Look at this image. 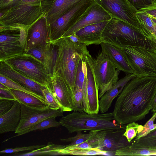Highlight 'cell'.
I'll return each instance as SVG.
<instances>
[{
  "label": "cell",
  "mask_w": 156,
  "mask_h": 156,
  "mask_svg": "<svg viewBox=\"0 0 156 156\" xmlns=\"http://www.w3.org/2000/svg\"><path fill=\"white\" fill-rule=\"evenodd\" d=\"M108 153L98 148L80 149L74 150L69 152L67 155H105Z\"/></svg>",
  "instance_id": "cell-35"
},
{
  "label": "cell",
  "mask_w": 156,
  "mask_h": 156,
  "mask_svg": "<svg viewBox=\"0 0 156 156\" xmlns=\"http://www.w3.org/2000/svg\"><path fill=\"white\" fill-rule=\"evenodd\" d=\"M20 0H0V10Z\"/></svg>",
  "instance_id": "cell-44"
},
{
  "label": "cell",
  "mask_w": 156,
  "mask_h": 156,
  "mask_svg": "<svg viewBox=\"0 0 156 156\" xmlns=\"http://www.w3.org/2000/svg\"><path fill=\"white\" fill-rule=\"evenodd\" d=\"M57 51L58 45L56 42H51L48 46L43 64L51 78L54 76Z\"/></svg>",
  "instance_id": "cell-26"
},
{
  "label": "cell",
  "mask_w": 156,
  "mask_h": 156,
  "mask_svg": "<svg viewBox=\"0 0 156 156\" xmlns=\"http://www.w3.org/2000/svg\"><path fill=\"white\" fill-rule=\"evenodd\" d=\"M68 37L70 40L73 42L75 43H82L75 33L73 34Z\"/></svg>",
  "instance_id": "cell-46"
},
{
  "label": "cell",
  "mask_w": 156,
  "mask_h": 156,
  "mask_svg": "<svg viewBox=\"0 0 156 156\" xmlns=\"http://www.w3.org/2000/svg\"><path fill=\"white\" fill-rule=\"evenodd\" d=\"M15 101L0 99V116L6 113L11 109Z\"/></svg>",
  "instance_id": "cell-39"
},
{
  "label": "cell",
  "mask_w": 156,
  "mask_h": 156,
  "mask_svg": "<svg viewBox=\"0 0 156 156\" xmlns=\"http://www.w3.org/2000/svg\"><path fill=\"white\" fill-rule=\"evenodd\" d=\"M94 2V0H83L55 21L49 24L51 42L61 38L79 20Z\"/></svg>",
  "instance_id": "cell-10"
},
{
  "label": "cell",
  "mask_w": 156,
  "mask_h": 156,
  "mask_svg": "<svg viewBox=\"0 0 156 156\" xmlns=\"http://www.w3.org/2000/svg\"><path fill=\"white\" fill-rule=\"evenodd\" d=\"M88 58L91 66L95 80L101 97L119 80L120 71L111 60L101 51L96 58L91 55Z\"/></svg>",
  "instance_id": "cell-8"
},
{
  "label": "cell",
  "mask_w": 156,
  "mask_h": 156,
  "mask_svg": "<svg viewBox=\"0 0 156 156\" xmlns=\"http://www.w3.org/2000/svg\"><path fill=\"white\" fill-rule=\"evenodd\" d=\"M83 92L82 90L75 87L73 98V111H83Z\"/></svg>",
  "instance_id": "cell-34"
},
{
  "label": "cell",
  "mask_w": 156,
  "mask_h": 156,
  "mask_svg": "<svg viewBox=\"0 0 156 156\" xmlns=\"http://www.w3.org/2000/svg\"><path fill=\"white\" fill-rule=\"evenodd\" d=\"M153 47L154 48V51L156 52V43L153 44Z\"/></svg>",
  "instance_id": "cell-49"
},
{
  "label": "cell",
  "mask_w": 156,
  "mask_h": 156,
  "mask_svg": "<svg viewBox=\"0 0 156 156\" xmlns=\"http://www.w3.org/2000/svg\"><path fill=\"white\" fill-rule=\"evenodd\" d=\"M151 112L152 113L153 115L156 113V93L152 103Z\"/></svg>",
  "instance_id": "cell-47"
},
{
  "label": "cell",
  "mask_w": 156,
  "mask_h": 156,
  "mask_svg": "<svg viewBox=\"0 0 156 156\" xmlns=\"http://www.w3.org/2000/svg\"><path fill=\"white\" fill-rule=\"evenodd\" d=\"M134 7L137 9L144 6L152 3L151 0H127Z\"/></svg>",
  "instance_id": "cell-41"
},
{
  "label": "cell",
  "mask_w": 156,
  "mask_h": 156,
  "mask_svg": "<svg viewBox=\"0 0 156 156\" xmlns=\"http://www.w3.org/2000/svg\"><path fill=\"white\" fill-rule=\"evenodd\" d=\"M55 41L58 45V51L54 77H61L73 94L80 60L90 54L86 44L73 42L68 37H62Z\"/></svg>",
  "instance_id": "cell-3"
},
{
  "label": "cell",
  "mask_w": 156,
  "mask_h": 156,
  "mask_svg": "<svg viewBox=\"0 0 156 156\" xmlns=\"http://www.w3.org/2000/svg\"><path fill=\"white\" fill-rule=\"evenodd\" d=\"M138 10L156 19V3L146 5Z\"/></svg>",
  "instance_id": "cell-40"
},
{
  "label": "cell",
  "mask_w": 156,
  "mask_h": 156,
  "mask_svg": "<svg viewBox=\"0 0 156 156\" xmlns=\"http://www.w3.org/2000/svg\"><path fill=\"white\" fill-rule=\"evenodd\" d=\"M99 131H91L87 133H82V131L77 132L76 134L73 137L61 139L60 140L63 142H70L67 146H73L82 143L93 138Z\"/></svg>",
  "instance_id": "cell-31"
},
{
  "label": "cell",
  "mask_w": 156,
  "mask_h": 156,
  "mask_svg": "<svg viewBox=\"0 0 156 156\" xmlns=\"http://www.w3.org/2000/svg\"><path fill=\"white\" fill-rule=\"evenodd\" d=\"M135 15L138 24L139 33L146 40L156 43V19L139 10Z\"/></svg>",
  "instance_id": "cell-21"
},
{
  "label": "cell",
  "mask_w": 156,
  "mask_h": 156,
  "mask_svg": "<svg viewBox=\"0 0 156 156\" xmlns=\"http://www.w3.org/2000/svg\"><path fill=\"white\" fill-rule=\"evenodd\" d=\"M83 0H54L46 17L49 24Z\"/></svg>",
  "instance_id": "cell-24"
},
{
  "label": "cell",
  "mask_w": 156,
  "mask_h": 156,
  "mask_svg": "<svg viewBox=\"0 0 156 156\" xmlns=\"http://www.w3.org/2000/svg\"><path fill=\"white\" fill-rule=\"evenodd\" d=\"M0 74L44 97L43 90L47 88L19 73L4 61H0Z\"/></svg>",
  "instance_id": "cell-18"
},
{
  "label": "cell",
  "mask_w": 156,
  "mask_h": 156,
  "mask_svg": "<svg viewBox=\"0 0 156 156\" xmlns=\"http://www.w3.org/2000/svg\"><path fill=\"white\" fill-rule=\"evenodd\" d=\"M55 117H52L46 119L34 125L23 132L21 135L36 130H42L50 128L57 127L61 126L59 122L55 120Z\"/></svg>",
  "instance_id": "cell-32"
},
{
  "label": "cell",
  "mask_w": 156,
  "mask_h": 156,
  "mask_svg": "<svg viewBox=\"0 0 156 156\" xmlns=\"http://www.w3.org/2000/svg\"><path fill=\"white\" fill-rule=\"evenodd\" d=\"M27 30L0 27V61L25 54Z\"/></svg>",
  "instance_id": "cell-9"
},
{
  "label": "cell",
  "mask_w": 156,
  "mask_h": 156,
  "mask_svg": "<svg viewBox=\"0 0 156 156\" xmlns=\"http://www.w3.org/2000/svg\"><path fill=\"white\" fill-rule=\"evenodd\" d=\"M112 18L108 12L94 2L85 11L79 20L62 37H68L87 26L108 21Z\"/></svg>",
  "instance_id": "cell-15"
},
{
  "label": "cell",
  "mask_w": 156,
  "mask_h": 156,
  "mask_svg": "<svg viewBox=\"0 0 156 156\" xmlns=\"http://www.w3.org/2000/svg\"><path fill=\"white\" fill-rule=\"evenodd\" d=\"M44 145H35L26 147H16L15 148H10L4 149L0 151L1 154H11L18 152L22 151H33L43 147Z\"/></svg>",
  "instance_id": "cell-38"
},
{
  "label": "cell",
  "mask_w": 156,
  "mask_h": 156,
  "mask_svg": "<svg viewBox=\"0 0 156 156\" xmlns=\"http://www.w3.org/2000/svg\"><path fill=\"white\" fill-rule=\"evenodd\" d=\"M156 118V113L153 115L152 117L143 126V129L147 128L153 125L154 124L155 119Z\"/></svg>",
  "instance_id": "cell-45"
},
{
  "label": "cell",
  "mask_w": 156,
  "mask_h": 156,
  "mask_svg": "<svg viewBox=\"0 0 156 156\" xmlns=\"http://www.w3.org/2000/svg\"><path fill=\"white\" fill-rule=\"evenodd\" d=\"M4 61L19 73L51 90L52 78L44 64L34 57L24 54Z\"/></svg>",
  "instance_id": "cell-7"
},
{
  "label": "cell",
  "mask_w": 156,
  "mask_h": 156,
  "mask_svg": "<svg viewBox=\"0 0 156 156\" xmlns=\"http://www.w3.org/2000/svg\"><path fill=\"white\" fill-rule=\"evenodd\" d=\"M21 117V107L17 100L11 109L0 116V134L15 131Z\"/></svg>",
  "instance_id": "cell-23"
},
{
  "label": "cell",
  "mask_w": 156,
  "mask_h": 156,
  "mask_svg": "<svg viewBox=\"0 0 156 156\" xmlns=\"http://www.w3.org/2000/svg\"><path fill=\"white\" fill-rule=\"evenodd\" d=\"M85 56L87 66V85L83 94V111L90 114L98 113L100 110L99 89L95 80L92 67L88 58Z\"/></svg>",
  "instance_id": "cell-13"
},
{
  "label": "cell",
  "mask_w": 156,
  "mask_h": 156,
  "mask_svg": "<svg viewBox=\"0 0 156 156\" xmlns=\"http://www.w3.org/2000/svg\"><path fill=\"white\" fill-rule=\"evenodd\" d=\"M131 143L141 148L156 149V128L144 136L134 139Z\"/></svg>",
  "instance_id": "cell-28"
},
{
  "label": "cell",
  "mask_w": 156,
  "mask_h": 156,
  "mask_svg": "<svg viewBox=\"0 0 156 156\" xmlns=\"http://www.w3.org/2000/svg\"><path fill=\"white\" fill-rule=\"evenodd\" d=\"M21 107V117L20 122L15 133L16 136L21 134L34 125L48 118L63 116V112L60 109L55 110L48 105L43 108H32L20 103Z\"/></svg>",
  "instance_id": "cell-12"
},
{
  "label": "cell",
  "mask_w": 156,
  "mask_h": 156,
  "mask_svg": "<svg viewBox=\"0 0 156 156\" xmlns=\"http://www.w3.org/2000/svg\"><path fill=\"white\" fill-rule=\"evenodd\" d=\"M49 90L54 96L62 111H73V93L61 77L56 76L52 78L51 87Z\"/></svg>",
  "instance_id": "cell-17"
},
{
  "label": "cell",
  "mask_w": 156,
  "mask_h": 156,
  "mask_svg": "<svg viewBox=\"0 0 156 156\" xmlns=\"http://www.w3.org/2000/svg\"><path fill=\"white\" fill-rule=\"evenodd\" d=\"M44 96L50 108L55 110L60 109V106L52 93L47 88L43 90Z\"/></svg>",
  "instance_id": "cell-37"
},
{
  "label": "cell",
  "mask_w": 156,
  "mask_h": 156,
  "mask_svg": "<svg viewBox=\"0 0 156 156\" xmlns=\"http://www.w3.org/2000/svg\"><path fill=\"white\" fill-rule=\"evenodd\" d=\"M50 42L49 24L46 16H44L38 20L27 29V50L36 47H45Z\"/></svg>",
  "instance_id": "cell-14"
},
{
  "label": "cell",
  "mask_w": 156,
  "mask_h": 156,
  "mask_svg": "<svg viewBox=\"0 0 156 156\" xmlns=\"http://www.w3.org/2000/svg\"><path fill=\"white\" fill-rule=\"evenodd\" d=\"M136 76L133 73L128 74L118 80L99 99L100 111L102 113L107 112L114 99L121 93L126 85Z\"/></svg>",
  "instance_id": "cell-20"
},
{
  "label": "cell",
  "mask_w": 156,
  "mask_h": 156,
  "mask_svg": "<svg viewBox=\"0 0 156 156\" xmlns=\"http://www.w3.org/2000/svg\"><path fill=\"white\" fill-rule=\"evenodd\" d=\"M112 17L120 20L139 33L135 13L138 10L127 0H94Z\"/></svg>",
  "instance_id": "cell-11"
},
{
  "label": "cell",
  "mask_w": 156,
  "mask_h": 156,
  "mask_svg": "<svg viewBox=\"0 0 156 156\" xmlns=\"http://www.w3.org/2000/svg\"><path fill=\"white\" fill-rule=\"evenodd\" d=\"M0 83L5 85L9 89L18 90L29 94L35 96L44 102L48 104L46 101L44 97L34 93L28 89L11 80L1 74H0Z\"/></svg>",
  "instance_id": "cell-30"
},
{
  "label": "cell",
  "mask_w": 156,
  "mask_h": 156,
  "mask_svg": "<svg viewBox=\"0 0 156 156\" xmlns=\"http://www.w3.org/2000/svg\"><path fill=\"white\" fill-rule=\"evenodd\" d=\"M156 93V77H136L117 97L112 112L115 120L121 125L142 120L151 110Z\"/></svg>",
  "instance_id": "cell-1"
},
{
  "label": "cell",
  "mask_w": 156,
  "mask_h": 156,
  "mask_svg": "<svg viewBox=\"0 0 156 156\" xmlns=\"http://www.w3.org/2000/svg\"><path fill=\"white\" fill-rule=\"evenodd\" d=\"M100 44L101 51L111 60L117 69L127 74L133 73L121 48L106 43Z\"/></svg>",
  "instance_id": "cell-22"
},
{
  "label": "cell",
  "mask_w": 156,
  "mask_h": 156,
  "mask_svg": "<svg viewBox=\"0 0 156 156\" xmlns=\"http://www.w3.org/2000/svg\"><path fill=\"white\" fill-rule=\"evenodd\" d=\"M49 44L45 47H38L29 49L26 51L25 54L32 56L43 64Z\"/></svg>",
  "instance_id": "cell-36"
},
{
  "label": "cell",
  "mask_w": 156,
  "mask_h": 156,
  "mask_svg": "<svg viewBox=\"0 0 156 156\" xmlns=\"http://www.w3.org/2000/svg\"><path fill=\"white\" fill-rule=\"evenodd\" d=\"M0 88L3 89H9V88L4 84L0 83Z\"/></svg>",
  "instance_id": "cell-48"
},
{
  "label": "cell",
  "mask_w": 156,
  "mask_h": 156,
  "mask_svg": "<svg viewBox=\"0 0 156 156\" xmlns=\"http://www.w3.org/2000/svg\"><path fill=\"white\" fill-rule=\"evenodd\" d=\"M99 131L93 138L78 144L66 145L65 148L59 151V153L61 155H67L69 152L75 150L98 148Z\"/></svg>",
  "instance_id": "cell-29"
},
{
  "label": "cell",
  "mask_w": 156,
  "mask_h": 156,
  "mask_svg": "<svg viewBox=\"0 0 156 156\" xmlns=\"http://www.w3.org/2000/svg\"><path fill=\"white\" fill-rule=\"evenodd\" d=\"M143 129V126L136 122L129 123L126 125L125 131L123 135L126 137L128 141L131 142L136 137L137 134Z\"/></svg>",
  "instance_id": "cell-33"
},
{
  "label": "cell",
  "mask_w": 156,
  "mask_h": 156,
  "mask_svg": "<svg viewBox=\"0 0 156 156\" xmlns=\"http://www.w3.org/2000/svg\"><path fill=\"white\" fill-rule=\"evenodd\" d=\"M102 43L121 48L125 45H148L150 42L122 20L112 18L108 21L102 34Z\"/></svg>",
  "instance_id": "cell-6"
},
{
  "label": "cell",
  "mask_w": 156,
  "mask_h": 156,
  "mask_svg": "<svg viewBox=\"0 0 156 156\" xmlns=\"http://www.w3.org/2000/svg\"><path fill=\"white\" fill-rule=\"evenodd\" d=\"M108 21L90 25L75 33L80 42L87 46L102 43V34Z\"/></svg>",
  "instance_id": "cell-19"
},
{
  "label": "cell",
  "mask_w": 156,
  "mask_h": 156,
  "mask_svg": "<svg viewBox=\"0 0 156 156\" xmlns=\"http://www.w3.org/2000/svg\"><path fill=\"white\" fill-rule=\"evenodd\" d=\"M9 90L16 100L27 106L35 108H43L48 105L47 103L30 94L18 90Z\"/></svg>",
  "instance_id": "cell-25"
},
{
  "label": "cell",
  "mask_w": 156,
  "mask_h": 156,
  "mask_svg": "<svg viewBox=\"0 0 156 156\" xmlns=\"http://www.w3.org/2000/svg\"><path fill=\"white\" fill-rule=\"evenodd\" d=\"M152 3H156V0H151Z\"/></svg>",
  "instance_id": "cell-50"
},
{
  "label": "cell",
  "mask_w": 156,
  "mask_h": 156,
  "mask_svg": "<svg viewBox=\"0 0 156 156\" xmlns=\"http://www.w3.org/2000/svg\"><path fill=\"white\" fill-rule=\"evenodd\" d=\"M59 122L69 133L83 131L116 130L125 129L126 126L117 123L112 112L90 114L84 111H73L62 116Z\"/></svg>",
  "instance_id": "cell-4"
},
{
  "label": "cell",
  "mask_w": 156,
  "mask_h": 156,
  "mask_svg": "<svg viewBox=\"0 0 156 156\" xmlns=\"http://www.w3.org/2000/svg\"><path fill=\"white\" fill-rule=\"evenodd\" d=\"M155 128H156V123L147 128L143 129L141 131L137 134L136 137L134 139H137L144 136Z\"/></svg>",
  "instance_id": "cell-43"
},
{
  "label": "cell",
  "mask_w": 156,
  "mask_h": 156,
  "mask_svg": "<svg viewBox=\"0 0 156 156\" xmlns=\"http://www.w3.org/2000/svg\"><path fill=\"white\" fill-rule=\"evenodd\" d=\"M0 99L16 100L9 89H3L1 88H0Z\"/></svg>",
  "instance_id": "cell-42"
},
{
  "label": "cell",
  "mask_w": 156,
  "mask_h": 156,
  "mask_svg": "<svg viewBox=\"0 0 156 156\" xmlns=\"http://www.w3.org/2000/svg\"><path fill=\"white\" fill-rule=\"evenodd\" d=\"M54 0H20L0 11V27L28 29L46 16Z\"/></svg>",
  "instance_id": "cell-2"
},
{
  "label": "cell",
  "mask_w": 156,
  "mask_h": 156,
  "mask_svg": "<svg viewBox=\"0 0 156 156\" xmlns=\"http://www.w3.org/2000/svg\"><path fill=\"white\" fill-rule=\"evenodd\" d=\"M126 128L116 130H107L99 131L98 148L108 153H113L129 145L123 134Z\"/></svg>",
  "instance_id": "cell-16"
},
{
  "label": "cell",
  "mask_w": 156,
  "mask_h": 156,
  "mask_svg": "<svg viewBox=\"0 0 156 156\" xmlns=\"http://www.w3.org/2000/svg\"><path fill=\"white\" fill-rule=\"evenodd\" d=\"M150 45H125L121 48L133 73L136 77H156V52Z\"/></svg>",
  "instance_id": "cell-5"
},
{
  "label": "cell",
  "mask_w": 156,
  "mask_h": 156,
  "mask_svg": "<svg viewBox=\"0 0 156 156\" xmlns=\"http://www.w3.org/2000/svg\"><path fill=\"white\" fill-rule=\"evenodd\" d=\"M156 149L141 148L130 144L116 150L114 155L116 156L150 155H156Z\"/></svg>",
  "instance_id": "cell-27"
}]
</instances>
